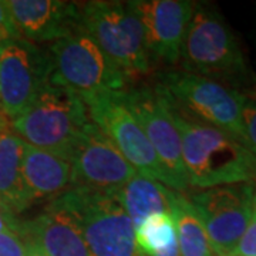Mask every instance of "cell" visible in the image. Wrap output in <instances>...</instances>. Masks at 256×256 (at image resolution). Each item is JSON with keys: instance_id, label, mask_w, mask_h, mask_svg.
I'll return each instance as SVG.
<instances>
[{"instance_id": "6da1fadb", "label": "cell", "mask_w": 256, "mask_h": 256, "mask_svg": "<svg viewBox=\"0 0 256 256\" xmlns=\"http://www.w3.org/2000/svg\"><path fill=\"white\" fill-rule=\"evenodd\" d=\"M171 111L181 137L190 186L208 190L256 182V156L242 141L218 128L185 118L172 107Z\"/></svg>"}, {"instance_id": "7a4b0ae2", "label": "cell", "mask_w": 256, "mask_h": 256, "mask_svg": "<svg viewBox=\"0 0 256 256\" xmlns=\"http://www.w3.org/2000/svg\"><path fill=\"white\" fill-rule=\"evenodd\" d=\"M92 120L82 97L76 92L47 84L12 127L28 146L72 161Z\"/></svg>"}, {"instance_id": "3957f363", "label": "cell", "mask_w": 256, "mask_h": 256, "mask_svg": "<svg viewBox=\"0 0 256 256\" xmlns=\"http://www.w3.org/2000/svg\"><path fill=\"white\" fill-rule=\"evenodd\" d=\"M156 87L182 117L218 128L245 144L242 96L235 87L184 70L164 74Z\"/></svg>"}, {"instance_id": "277c9868", "label": "cell", "mask_w": 256, "mask_h": 256, "mask_svg": "<svg viewBox=\"0 0 256 256\" xmlns=\"http://www.w3.org/2000/svg\"><path fill=\"white\" fill-rule=\"evenodd\" d=\"M180 60L184 72L218 82H242L246 76L240 43L220 12L210 6H195Z\"/></svg>"}, {"instance_id": "5b68a950", "label": "cell", "mask_w": 256, "mask_h": 256, "mask_svg": "<svg viewBox=\"0 0 256 256\" xmlns=\"http://www.w3.org/2000/svg\"><path fill=\"white\" fill-rule=\"evenodd\" d=\"M80 24L126 78L150 72L144 28L128 2L94 0L80 4Z\"/></svg>"}, {"instance_id": "8992f818", "label": "cell", "mask_w": 256, "mask_h": 256, "mask_svg": "<svg viewBox=\"0 0 256 256\" xmlns=\"http://www.w3.org/2000/svg\"><path fill=\"white\" fill-rule=\"evenodd\" d=\"M57 200L73 215L92 256H141L136 228L114 196L70 186Z\"/></svg>"}, {"instance_id": "52a82bcc", "label": "cell", "mask_w": 256, "mask_h": 256, "mask_svg": "<svg viewBox=\"0 0 256 256\" xmlns=\"http://www.w3.org/2000/svg\"><path fill=\"white\" fill-rule=\"evenodd\" d=\"M50 84L88 96L126 90V77L82 28L50 46Z\"/></svg>"}, {"instance_id": "ba28073f", "label": "cell", "mask_w": 256, "mask_h": 256, "mask_svg": "<svg viewBox=\"0 0 256 256\" xmlns=\"http://www.w3.org/2000/svg\"><path fill=\"white\" fill-rule=\"evenodd\" d=\"M80 97L96 127L110 138L138 174L164 182L170 188L164 166L160 162L146 132L124 104L121 92H97Z\"/></svg>"}, {"instance_id": "9c48e42d", "label": "cell", "mask_w": 256, "mask_h": 256, "mask_svg": "<svg viewBox=\"0 0 256 256\" xmlns=\"http://www.w3.org/2000/svg\"><path fill=\"white\" fill-rule=\"evenodd\" d=\"M121 98L137 120L152 146L168 176L170 188L184 192L190 188L182 158V146L172 111L156 87H131L121 92Z\"/></svg>"}, {"instance_id": "30bf717a", "label": "cell", "mask_w": 256, "mask_h": 256, "mask_svg": "<svg viewBox=\"0 0 256 256\" xmlns=\"http://www.w3.org/2000/svg\"><path fill=\"white\" fill-rule=\"evenodd\" d=\"M255 184L215 186L191 195L190 201L206 230L215 256L234 254L252 215Z\"/></svg>"}, {"instance_id": "8fae6325", "label": "cell", "mask_w": 256, "mask_h": 256, "mask_svg": "<svg viewBox=\"0 0 256 256\" xmlns=\"http://www.w3.org/2000/svg\"><path fill=\"white\" fill-rule=\"evenodd\" d=\"M50 56L24 38L0 43V111L13 121L50 82Z\"/></svg>"}, {"instance_id": "7c38bea8", "label": "cell", "mask_w": 256, "mask_h": 256, "mask_svg": "<svg viewBox=\"0 0 256 256\" xmlns=\"http://www.w3.org/2000/svg\"><path fill=\"white\" fill-rule=\"evenodd\" d=\"M72 164V186L112 195L138 174L118 148L92 121Z\"/></svg>"}, {"instance_id": "4fadbf2b", "label": "cell", "mask_w": 256, "mask_h": 256, "mask_svg": "<svg viewBox=\"0 0 256 256\" xmlns=\"http://www.w3.org/2000/svg\"><path fill=\"white\" fill-rule=\"evenodd\" d=\"M128 4L142 24L150 58L166 64L178 63L195 9L194 3L188 0H132Z\"/></svg>"}, {"instance_id": "5bb4252c", "label": "cell", "mask_w": 256, "mask_h": 256, "mask_svg": "<svg viewBox=\"0 0 256 256\" xmlns=\"http://www.w3.org/2000/svg\"><path fill=\"white\" fill-rule=\"evenodd\" d=\"M10 228L46 256H92L80 226L57 198L33 220H14Z\"/></svg>"}, {"instance_id": "9a60e30c", "label": "cell", "mask_w": 256, "mask_h": 256, "mask_svg": "<svg viewBox=\"0 0 256 256\" xmlns=\"http://www.w3.org/2000/svg\"><path fill=\"white\" fill-rule=\"evenodd\" d=\"M22 38L56 42L82 28L80 6L64 0H6Z\"/></svg>"}, {"instance_id": "2e32d148", "label": "cell", "mask_w": 256, "mask_h": 256, "mask_svg": "<svg viewBox=\"0 0 256 256\" xmlns=\"http://www.w3.org/2000/svg\"><path fill=\"white\" fill-rule=\"evenodd\" d=\"M22 176L33 205L38 200H54L72 186V164L23 141Z\"/></svg>"}, {"instance_id": "e0dca14e", "label": "cell", "mask_w": 256, "mask_h": 256, "mask_svg": "<svg viewBox=\"0 0 256 256\" xmlns=\"http://www.w3.org/2000/svg\"><path fill=\"white\" fill-rule=\"evenodd\" d=\"M22 152L23 140L0 111V208L13 218L32 205L22 176Z\"/></svg>"}, {"instance_id": "ac0fdd59", "label": "cell", "mask_w": 256, "mask_h": 256, "mask_svg": "<svg viewBox=\"0 0 256 256\" xmlns=\"http://www.w3.org/2000/svg\"><path fill=\"white\" fill-rule=\"evenodd\" d=\"M174 190L162 182L136 174L114 196L130 216L134 228L156 214L170 212Z\"/></svg>"}, {"instance_id": "d6986e66", "label": "cell", "mask_w": 256, "mask_h": 256, "mask_svg": "<svg viewBox=\"0 0 256 256\" xmlns=\"http://www.w3.org/2000/svg\"><path fill=\"white\" fill-rule=\"evenodd\" d=\"M170 214L176 226L180 256H215L196 210L182 192L174 191Z\"/></svg>"}, {"instance_id": "ffe728a7", "label": "cell", "mask_w": 256, "mask_h": 256, "mask_svg": "<svg viewBox=\"0 0 256 256\" xmlns=\"http://www.w3.org/2000/svg\"><path fill=\"white\" fill-rule=\"evenodd\" d=\"M136 245L141 256H180L172 215L156 214L141 222L136 228Z\"/></svg>"}, {"instance_id": "44dd1931", "label": "cell", "mask_w": 256, "mask_h": 256, "mask_svg": "<svg viewBox=\"0 0 256 256\" xmlns=\"http://www.w3.org/2000/svg\"><path fill=\"white\" fill-rule=\"evenodd\" d=\"M242 96V122L245 144L256 156V87L239 90Z\"/></svg>"}, {"instance_id": "7402d4cb", "label": "cell", "mask_w": 256, "mask_h": 256, "mask_svg": "<svg viewBox=\"0 0 256 256\" xmlns=\"http://www.w3.org/2000/svg\"><path fill=\"white\" fill-rule=\"evenodd\" d=\"M232 256H256V184L252 215H250L249 224H248L246 229L235 248Z\"/></svg>"}, {"instance_id": "603a6c76", "label": "cell", "mask_w": 256, "mask_h": 256, "mask_svg": "<svg viewBox=\"0 0 256 256\" xmlns=\"http://www.w3.org/2000/svg\"><path fill=\"white\" fill-rule=\"evenodd\" d=\"M0 256H26V245L9 225L0 232Z\"/></svg>"}, {"instance_id": "cb8c5ba5", "label": "cell", "mask_w": 256, "mask_h": 256, "mask_svg": "<svg viewBox=\"0 0 256 256\" xmlns=\"http://www.w3.org/2000/svg\"><path fill=\"white\" fill-rule=\"evenodd\" d=\"M18 38H22V36L12 18L6 0L4 2L0 0V43L18 40Z\"/></svg>"}, {"instance_id": "d4e9b609", "label": "cell", "mask_w": 256, "mask_h": 256, "mask_svg": "<svg viewBox=\"0 0 256 256\" xmlns=\"http://www.w3.org/2000/svg\"><path fill=\"white\" fill-rule=\"evenodd\" d=\"M13 220H14L13 216H9L8 214H4V212H3V210L0 208V232L6 228L8 225H10V222H12Z\"/></svg>"}, {"instance_id": "484cf974", "label": "cell", "mask_w": 256, "mask_h": 256, "mask_svg": "<svg viewBox=\"0 0 256 256\" xmlns=\"http://www.w3.org/2000/svg\"><path fill=\"white\" fill-rule=\"evenodd\" d=\"M24 245H26V256H46L43 252H40L36 246L28 245V244H24Z\"/></svg>"}]
</instances>
